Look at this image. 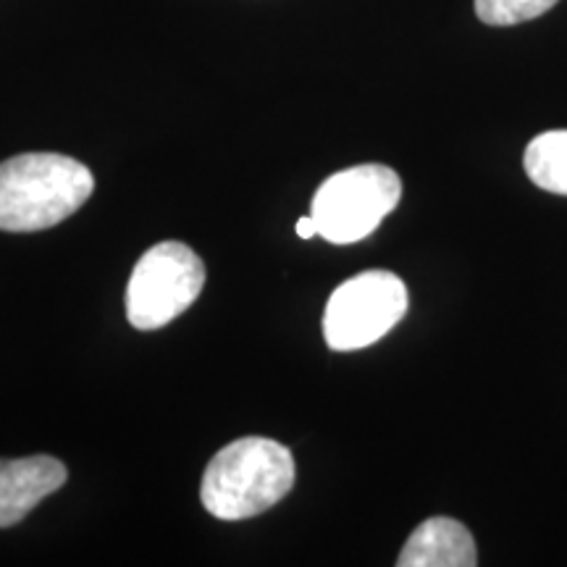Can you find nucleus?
<instances>
[{
	"label": "nucleus",
	"instance_id": "obj_6",
	"mask_svg": "<svg viewBox=\"0 0 567 567\" xmlns=\"http://www.w3.org/2000/svg\"><path fill=\"white\" fill-rule=\"evenodd\" d=\"M66 465L48 455L0 460V528L24 520L45 496L66 484Z\"/></svg>",
	"mask_w": 567,
	"mask_h": 567
},
{
	"label": "nucleus",
	"instance_id": "obj_9",
	"mask_svg": "<svg viewBox=\"0 0 567 567\" xmlns=\"http://www.w3.org/2000/svg\"><path fill=\"white\" fill-rule=\"evenodd\" d=\"M559 0H476V17L488 27H515L555 9Z\"/></svg>",
	"mask_w": 567,
	"mask_h": 567
},
{
	"label": "nucleus",
	"instance_id": "obj_8",
	"mask_svg": "<svg viewBox=\"0 0 567 567\" xmlns=\"http://www.w3.org/2000/svg\"><path fill=\"white\" fill-rule=\"evenodd\" d=\"M523 166L538 189L567 197V130L536 134L523 153Z\"/></svg>",
	"mask_w": 567,
	"mask_h": 567
},
{
	"label": "nucleus",
	"instance_id": "obj_10",
	"mask_svg": "<svg viewBox=\"0 0 567 567\" xmlns=\"http://www.w3.org/2000/svg\"><path fill=\"white\" fill-rule=\"evenodd\" d=\"M297 237L302 239H310V237H318V226L313 221V216H305L297 221Z\"/></svg>",
	"mask_w": 567,
	"mask_h": 567
},
{
	"label": "nucleus",
	"instance_id": "obj_5",
	"mask_svg": "<svg viewBox=\"0 0 567 567\" xmlns=\"http://www.w3.org/2000/svg\"><path fill=\"white\" fill-rule=\"evenodd\" d=\"M203 287L200 255L184 243H158L134 266L126 287V318L140 331L161 329L182 316Z\"/></svg>",
	"mask_w": 567,
	"mask_h": 567
},
{
	"label": "nucleus",
	"instance_id": "obj_4",
	"mask_svg": "<svg viewBox=\"0 0 567 567\" xmlns=\"http://www.w3.org/2000/svg\"><path fill=\"white\" fill-rule=\"evenodd\" d=\"M408 287L392 271H363L326 302L323 339L331 350H363L386 337L408 313Z\"/></svg>",
	"mask_w": 567,
	"mask_h": 567
},
{
	"label": "nucleus",
	"instance_id": "obj_3",
	"mask_svg": "<svg viewBox=\"0 0 567 567\" xmlns=\"http://www.w3.org/2000/svg\"><path fill=\"white\" fill-rule=\"evenodd\" d=\"M400 197L402 182L394 168L363 163L329 176L318 187L310 216L326 243L352 245L371 237L400 205Z\"/></svg>",
	"mask_w": 567,
	"mask_h": 567
},
{
	"label": "nucleus",
	"instance_id": "obj_2",
	"mask_svg": "<svg viewBox=\"0 0 567 567\" xmlns=\"http://www.w3.org/2000/svg\"><path fill=\"white\" fill-rule=\"evenodd\" d=\"M295 460L266 436H245L216 452L200 484L203 507L218 520L255 517L292 492Z\"/></svg>",
	"mask_w": 567,
	"mask_h": 567
},
{
	"label": "nucleus",
	"instance_id": "obj_7",
	"mask_svg": "<svg viewBox=\"0 0 567 567\" xmlns=\"http://www.w3.org/2000/svg\"><path fill=\"white\" fill-rule=\"evenodd\" d=\"M400 567H473L478 549L471 530L455 517H429L410 534L396 557Z\"/></svg>",
	"mask_w": 567,
	"mask_h": 567
},
{
	"label": "nucleus",
	"instance_id": "obj_1",
	"mask_svg": "<svg viewBox=\"0 0 567 567\" xmlns=\"http://www.w3.org/2000/svg\"><path fill=\"white\" fill-rule=\"evenodd\" d=\"M95 179L84 163L59 153H24L0 163V229L42 231L87 203Z\"/></svg>",
	"mask_w": 567,
	"mask_h": 567
}]
</instances>
